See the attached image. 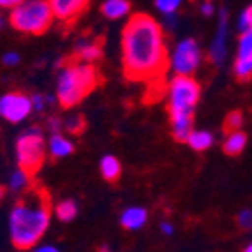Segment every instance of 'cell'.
<instances>
[{
    "instance_id": "cell-22",
    "label": "cell",
    "mask_w": 252,
    "mask_h": 252,
    "mask_svg": "<svg viewBox=\"0 0 252 252\" xmlns=\"http://www.w3.org/2000/svg\"><path fill=\"white\" fill-rule=\"evenodd\" d=\"M156 9L162 16H169V14H177L178 9L182 7L180 0H156Z\"/></svg>"
},
{
    "instance_id": "cell-4",
    "label": "cell",
    "mask_w": 252,
    "mask_h": 252,
    "mask_svg": "<svg viewBox=\"0 0 252 252\" xmlns=\"http://www.w3.org/2000/svg\"><path fill=\"white\" fill-rule=\"evenodd\" d=\"M101 83L99 69L92 63L69 60L57 76V90L55 97L62 108L71 109L78 106L90 92Z\"/></svg>"
},
{
    "instance_id": "cell-14",
    "label": "cell",
    "mask_w": 252,
    "mask_h": 252,
    "mask_svg": "<svg viewBox=\"0 0 252 252\" xmlns=\"http://www.w3.org/2000/svg\"><path fill=\"white\" fill-rule=\"evenodd\" d=\"M245 147H247V134L244 130H236V132H227L226 134V139L222 143V152L226 156L235 157L240 156L245 150Z\"/></svg>"
},
{
    "instance_id": "cell-23",
    "label": "cell",
    "mask_w": 252,
    "mask_h": 252,
    "mask_svg": "<svg viewBox=\"0 0 252 252\" xmlns=\"http://www.w3.org/2000/svg\"><path fill=\"white\" fill-rule=\"evenodd\" d=\"M242 126H244V115H242V111H231V113L226 117L224 127H226L227 132L242 130Z\"/></svg>"
},
{
    "instance_id": "cell-13",
    "label": "cell",
    "mask_w": 252,
    "mask_h": 252,
    "mask_svg": "<svg viewBox=\"0 0 252 252\" xmlns=\"http://www.w3.org/2000/svg\"><path fill=\"white\" fill-rule=\"evenodd\" d=\"M74 152V143L67 136L60 134H51L48 139V156L53 157V159H63V157H69Z\"/></svg>"
},
{
    "instance_id": "cell-35",
    "label": "cell",
    "mask_w": 252,
    "mask_h": 252,
    "mask_svg": "<svg viewBox=\"0 0 252 252\" xmlns=\"http://www.w3.org/2000/svg\"><path fill=\"white\" fill-rule=\"evenodd\" d=\"M99 252H111V249H109L108 245H101V247H99Z\"/></svg>"
},
{
    "instance_id": "cell-7",
    "label": "cell",
    "mask_w": 252,
    "mask_h": 252,
    "mask_svg": "<svg viewBox=\"0 0 252 252\" xmlns=\"http://www.w3.org/2000/svg\"><path fill=\"white\" fill-rule=\"evenodd\" d=\"M203 62V51L199 42L192 37H185L169 53V69L175 76H192Z\"/></svg>"
},
{
    "instance_id": "cell-11",
    "label": "cell",
    "mask_w": 252,
    "mask_h": 252,
    "mask_svg": "<svg viewBox=\"0 0 252 252\" xmlns=\"http://www.w3.org/2000/svg\"><path fill=\"white\" fill-rule=\"evenodd\" d=\"M102 59V42L95 37H81L74 46V60L85 63H95Z\"/></svg>"
},
{
    "instance_id": "cell-33",
    "label": "cell",
    "mask_w": 252,
    "mask_h": 252,
    "mask_svg": "<svg viewBox=\"0 0 252 252\" xmlns=\"http://www.w3.org/2000/svg\"><path fill=\"white\" fill-rule=\"evenodd\" d=\"M32 252H60V249L50 244H42V245H37Z\"/></svg>"
},
{
    "instance_id": "cell-5",
    "label": "cell",
    "mask_w": 252,
    "mask_h": 252,
    "mask_svg": "<svg viewBox=\"0 0 252 252\" xmlns=\"http://www.w3.org/2000/svg\"><path fill=\"white\" fill-rule=\"evenodd\" d=\"M53 11L46 0H21L9 14V21L18 32L30 35L44 34L53 23Z\"/></svg>"
},
{
    "instance_id": "cell-16",
    "label": "cell",
    "mask_w": 252,
    "mask_h": 252,
    "mask_svg": "<svg viewBox=\"0 0 252 252\" xmlns=\"http://www.w3.org/2000/svg\"><path fill=\"white\" fill-rule=\"evenodd\" d=\"M99 169L106 182H117L122 175V164L115 156H104L99 162Z\"/></svg>"
},
{
    "instance_id": "cell-15",
    "label": "cell",
    "mask_w": 252,
    "mask_h": 252,
    "mask_svg": "<svg viewBox=\"0 0 252 252\" xmlns=\"http://www.w3.org/2000/svg\"><path fill=\"white\" fill-rule=\"evenodd\" d=\"M130 7L132 5L127 0H106L101 4V13L108 20H122V18L129 16Z\"/></svg>"
},
{
    "instance_id": "cell-9",
    "label": "cell",
    "mask_w": 252,
    "mask_h": 252,
    "mask_svg": "<svg viewBox=\"0 0 252 252\" xmlns=\"http://www.w3.org/2000/svg\"><path fill=\"white\" fill-rule=\"evenodd\" d=\"M227 37H229V14L227 9H220L219 11V21H217V30H215L214 41L208 50V57H210L214 65H222L227 55Z\"/></svg>"
},
{
    "instance_id": "cell-21",
    "label": "cell",
    "mask_w": 252,
    "mask_h": 252,
    "mask_svg": "<svg viewBox=\"0 0 252 252\" xmlns=\"http://www.w3.org/2000/svg\"><path fill=\"white\" fill-rule=\"evenodd\" d=\"M233 72H235L236 78L242 81L252 78V60L251 59H236Z\"/></svg>"
},
{
    "instance_id": "cell-19",
    "label": "cell",
    "mask_w": 252,
    "mask_h": 252,
    "mask_svg": "<svg viewBox=\"0 0 252 252\" xmlns=\"http://www.w3.org/2000/svg\"><path fill=\"white\" fill-rule=\"evenodd\" d=\"M9 189L13 192H27L32 189V177L23 169H14L9 175Z\"/></svg>"
},
{
    "instance_id": "cell-30",
    "label": "cell",
    "mask_w": 252,
    "mask_h": 252,
    "mask_svg": "<svg viewBox=\"0 0 252 252\" xmlns=\"http://www.w3.org/2000/svg\"><path fill=\"white\" fill-rule=\"evenodd\" d=\"M177 23H178V14H169V16H164V20H162V30L164 29L173 30L175 27H177Z\"/></svg>"
},
{
    "instance_id": "cell-38",
    "label": "cell",
    "mask_w": 252,
    "mask_h": 252,
    "mask_svg": "<svg viewBox=\"0 0 252 252\" xmlns=\"http://www.w3.org/2000/svg\"><path fill=\"white\" fill-rule=\"evenodd\" d=\"M247 9H249V13H251V16H252V4L247 5Z\"/></svg>"
},
{
    "instance_id": "cell-24",
    "label": "cell",
    "mask_w": 252,
    "mask_h": 252,
    "mask_svg": "<svg viewBox=\"0 0 252 252\" xmlns=\"http://www.w3.org/2000/svg\"><path fill=\"white\" fill-rule=\"evenodd\" d=\"M30 101H32V109L37 111V113H41V111L46 109L48 104H51V102L57 101V97L55 95H42V94H34V95L30 97Z\"/></svg>"
},
{
    "instance_id": "cell-31",
    "label": "cell",
    "mask_w": 252,
    "mask_h": 252,
    "mask_svg": "<svg viewBox=\"0 0 252 252\" xmlns=\"http://www.w3.org/2000/svg\"><path fill=\"white\" fill-rule=\"evenodd\" d=\"M159 227H160V233H162V235H166V236H171L173 233H175V226H173L169 220H162Z\"/></svg>"
},
{
    "instance_id": "cell-17",
    "label": "cell",
    "mask_w": 252,
    "mask_h": 252,
    "mask_svg": "<svg viewBox=\"0 0 252 252\" xmlns=\"http://www.w3.org/2000/svg\"><path fill=\"white\" fill-rule=\"evenodd\" d=\"M214 141H215V138L210 130L194 129L192 132H190L189 139H187V145H189L194 152H205L214 145Z\"/></svg>"
},
{
    "instance_id": "cell-1",
    "label": "cell",
    "mask_w": 252,
    "mask_h": 252,
    "mask_svg": "<svg viewBox=\"0 0 252 252\" xmlns=\"http://www.w3.org/2000/svg\"><path fill=\"white\" fill-rule=\"evenodd\" d=\"M122 65L130 81L156 83L169 67L162 25L147 13H136L122 30Z\"/></svg>"
},
{
    "instance_id": "cell-6",
    "label": "cell",
    "mask_w": 252,
    "mask_h": 252,
    "mask_svg": "<svg viewBox=\"0 0 252 252\" xmlns=\"http://www.w3.org/2000/svg\"><path fill=\"white\" fill-rule=\"evenodd\" d=\"M16 162L18 168L23 169L34 177L35 173L42 168V164L48 156V143L44 139L41 127L32 126L25 129L16 139Z\"/></svg>"
},
{
    "instance_id": "cell-20",
    "label": "cell",
    "mask_w": 252,
    "mask_h": 252,
    "mask_svg": "<svg viewBox=\"0 0 252 252\" xmlns=\"http://www.w3.org/2000/svg\"><path fill=\"white\" fill-rule=\"evenodd\" d=\"M236 59H251L252 60V29L238 39V53Z\"/></svg>"
},
{
    "instance_id": "cell-2",
    "label": "cell",
    "mask_w": 252,
    "mask_h": 252,
    "mask_svg": "<svg viewBox=\"0 0 252 252\" xmlns=\"http://www.w3.org/2000/svg\"><path fill=\"white\" fill-rule=\"evenodd\" d=\"M53 208L44 187H32L27 190L9 214V236L14 247L20 251L37 247L51 224Z\"/></svg>"
},
{
    "instance_id": "cell-10",
    "label": "cell",
    "mask_w": 252,
    "mask_h": 252,
    "mask_svg": "<svg viewBox=\"0 0 252 252\" xmlns=\"http://www.w3.org/2000/svg\"><path fill=\"white\" fill-rule=\"evenodd\" d=\"M53 18L63 21V23H72L78 16L89 9V2L83 0H51L50 2Z\"/></svg>"
},
{
    "instance_id": "cell-27",
    "label": "cell",
    "mask_w": 252,
    "mask_h": 252,
    "mask_svg": "<svg viewBox=\"0 0 252 252\" xmlns=\"http://www.w3.org/2000/svg\"><path fill=\"white\" fill-rule=\"evenodd\" d=\"M21 60L20 53L18 51H5L4 57H2V62H4V65H7V67H14V65H18Z\"/></svg>"
},
{
    "instance_id": "cell-8",
    "label": "cell",
    "mask_w": 252,
    "mask_h": 252,
    "mask_svg": "<svg viewBox=\"0 0 252 252\" xmlns=\"http://www.w3.org/2000/svg\"><path fill=\"white\" fill-rule=\"evenodd\" d=\"M32 101L27 94L7 92L0 95V117L9 124H20L32 113Z\"/></svg>"
},
{
    "instance_id": "cell-3",
    "label": "cell",
    "mask_w": 252,
    "mask_h": 252,
    "mask_svg": "<svg viewBox=\"0 0 252 252\" xmlns=\"http://www.w3.org/2000/svg\"><path fill=\"white\" fill-rule=\"evenodd\" d=\"M168 109L173 138L187 143L194 130V108L201 97V87L192 76H173L168 85Z\"/></svg>"
},
{
    "instance_id": "cell-34",
    "label": "cell",
    "mask_w": 252,
    "mask_h": 252,
    "mask_svg": "<svg viewBox=\"0 0 252 252\" xmlns=\"http://www.w3.org/2000/svg\"><path fill=\"white\" fill-rule=\"evenodd\" d=\"M5 194H7V189H5L4 185H0V201L5 198Z\"/></svg>"
},
{
    "instance_id": "cell-26",
    "label": "cell",
    "mask_w": 252,
    "mask_h": 252,
    "mask_svg": "<svg viewBox=\"0 0 252 252\" xmlns=\"http://www.w3.org/2000/svg\"><path fill=\"white\" fill-rule=\"evenodd\" d=\"M236 222L244 231H252V208H242L236 215Z\"/></svg>"
},
{
    "instance_id": "cell-32",
    "label": "cell",
    "mask_w": 252,
    "mask_h": 252,
    "mask_svg": "<svg viewBox=\"0 0 252 252\" xmlns=\"http://www.w3.org/2000/svg\"><path fill=\"white\" fill-rule=\"evenodd\" d=\"M21 0H0V9H9V11H13L14 7L20 5Z\"/></svg>"
},
{
    "instance_id": "cell-37",
    "label": "cell",
    "mask_w": 252,
    "mask_h": 252,
    "mask_svg": "<svg viewBox=\"0 0 252 252\" xmlns=\"http://www.w3.org/2000/svg\"><path fill=\"white\" fill-rule=\"evenodd\" d=\"M4 25V16H2V9H0V27Z\"/></svg>"
},
{
    "instance_id": "cell-18",
    "label": "cell",
    "mask_w": 252,
    "mask_h": 252,
    "mask_svg": "<svg viewBox=\"0 0 252 252\" xmlns=\"http://www.w3.org/2000/svg\"><path fill=\"white\" fill-rule=\"evenodd\" d=\"M53 212L60 222H72L78 215V203L74 199H62L55 205Z\"/></svg>"
},
{
    "instance_id": "cell-36",
    "label": "cell",
    "mask_w": 252,
    "mask_h": 252,
    "mask_svg": "<svg viewBox=\"0 0 252 252\" xmlns=\"http://www.w3.org/2000/svg\"><path fill=\"white\" fill-rule=\"evenodd\" d=\"M242 252H252V242H251V244L245 245V249H244V251H242Z\"/></svg>"
},
{
    "instance_id": "cell-29",
    "label": "cell",
    "mask_w": 252,
    "mask_h": 252,
    "mask_svg": "<svg viewBox=\"0 0 252 252\" xmlns=\"http://www.w3.org/2000/svg\"><path fill=\"white\" fill-rule=\"evenodd\" d=\"M62 120L57 117H51L50 120H48V129L51 130V134H60V129H62Z\"/></svg>"
},
{
    "instance_id": "cell-12",
    "label": "cell",
    "mask_w": 252,
    "mask_h": 252,
    "mask_svg": "<svg viewBox=\"0 0 252 252\" xmlns=\"http://www.w3.org/2000/svg\"><path fill=\"white\" fill-rule=\"evenodd\" d=\"M148 222V212L143 206H129L120 214V224L129 231H138Z\"/></svg>"
},
{
    "instance_id": "cell-25",
    "label": "cell",
    "mask_w": 252,
    "mask_h": 252,
    "mask_svg": "<svg viewBox=\"0 0 252 252\" xmlns=\"http://www.w3.org/2000/svg\"><path fill=\"white\" fill-rule=\"evenodd\" d=\"M63 127H65L69 132H72V134H80L81 130L85 129V118L81 117V115H71V117L63 122Z\"/></svg>"
},
{
    "instance_id": "cell-28",
    "label": "cell",
    "mask_w": 252,
    "mask_h": 252,
    "mask_svg": "<svg viewBox=\"0 0 252 252\" xmlns=\"http://www.w3.org/2000/svg\"><path fill=\"white\" fill-rule=\"evenodd\" d=\"M199 11H201V14L206 18L214 16L215 14V4L214 2H201V4H199Z\"/></svg>"
}]
</instances>
